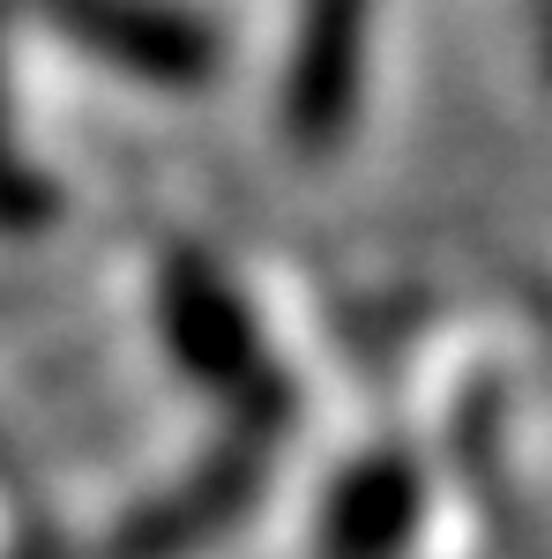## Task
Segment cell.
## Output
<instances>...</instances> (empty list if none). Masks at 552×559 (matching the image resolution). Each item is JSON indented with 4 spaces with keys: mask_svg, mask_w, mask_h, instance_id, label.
<instances>
[{
    "mask_svg": "<svg viewBox=\"0 0 552 559\" xmlns=\"http://www.w3.org/2000/svg\"><path fill=\"white\" fill-rule=\"evenodd\" d=\"M366 45H374V0H298L284 90H277V120H284V142L298 157H329L351 134Z\"/></svg>",
    "mask_w": 552,
    "mask_h": 559,
    "instance_id": "1",
    "label": "cell"
},
{
    "mask_svg": "<svg viewBox=\"0 0 552 559\" xmlns=\"http://www.w3.org/2000/svg\"><path fill=\"white\" fill-rule=\"evenodd\" d=\"M23 8L142 83L195 90L216 75V31L172 0H23Z\"/></svg>",
    "mask_w": 552,
    "mask_h": 559,
    "instance_id": "2",
    "label": "cell"
},
{
    "mask_svg": "<svg viewBox=\"0 0 552 559\" xmlns=\"http://www.w3.org/2000/svg\"><path fill=\"white\" fill-rule=\"evenodd\" d=\"M165 344L195 381L224 388V395H261L269 411H284V395L261 373V344L247 306L216 284L202 261H165Z\"/></svg>",
    "mask_w": 552,
    "mask_h": 559,
    "instance_id": "3",
    "label": "cell"
},
{
    "mask_svg": "<svg viewBox=\"0 0 552 559\" xmlns=\"http://www.w3.org/2000/svg\"><path fill=\"white\" fill-rule=\"evenodd\" d=\"M419 530V477L396 455H366L337 477L321 515V559H403Z\"/></svg>",
    "mask_w": 552,
    "mask_h": 559,
    "instance_id": "4",
    "label": "cell"
}]
</instances>
